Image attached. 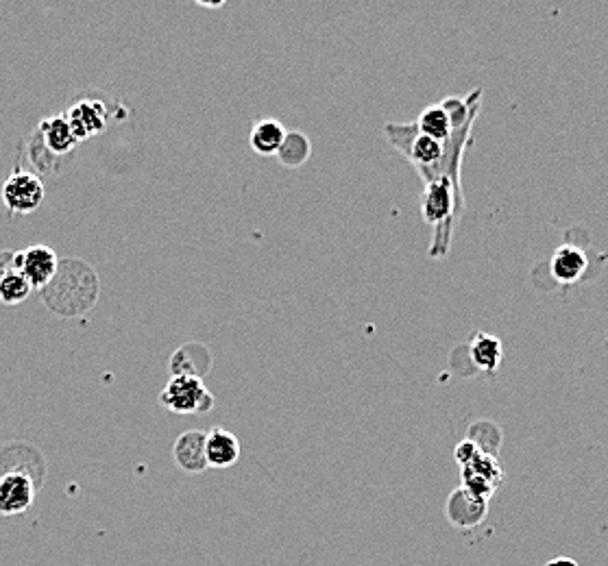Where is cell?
Instances as JSON below:
<instances>
[{
    "mask_svg": "<svg viewBox=\"0 0 608 566\" xmlns=\"http://www.w3.org/2000/svg\"><path fill=\"white\" fill-rule=\"evenodd\" d=\"M421 216L425 223L434 227V238L430 246L432 260H443L452 246V236L458 218L462 216V207L456 199L454 188L447 181L425 183V192L421 199Z\"/></svg>",
    "mask_w": 608,
    "mask_h": 566,
    "instance_id": "1",
    "label": "cell"
},
{
    "mask_svg": "<svg viewBox=\"0 0 608 566\" xmlns=\"http://www.w3.org/2000/svg\"><path fill=\"white\" fill-rule=\"evenodd\" d=\"M160 401L173 414H203L214 408L212 392L205 388L201 377L177 375L162 390Z\"/></svg>",
    "mask_w": 608,
    "mask_h": 566,
    "instance_id": "2",
    "label": "cell"
},
{
    "mask_svg": "<svg viewBox=\"0 0 608 566\" xmlns=\"http://www.w3.org/2000/svg\"><path fill=\"white\" fill-rule=\"evenodd\" d=\"M3 203L7 209H11L14 214H31L44 203V183L40 181L38 175L33 172L18 170L14 175H9L7 181L3 183Z\"/></svg>",
    "mask_w": 608,
    "mask_h": 566,
    "instance_id": "3",
    "label": "cell"
},
{
    "mask_svg": "<svg viewBox=\"0 0 608 566\" xmlns=\"http://www.w3.org/2000/svg\"><path fill=\"white\" fill-rule=\"evenodd\" d=\"M38 482L24 471H5L0 475V516H18L33 508Z\"/></svg>",
    "mask_w": 608,
    "mask_h": 566,
    "instance_id": "4",
    "label": "cell"
},
{
    "mask_svg": "<svg viewBox=\"0 0 608 566\" xmlns=\"http://www.w3.org/2000/svg\"><path fill=\"white\" fill-rule=\"evenodd\" d=\"M16 262L18 268L22 270V275L27 277L31 288L35 290H44L48 283L55 279L59 270L57 253L51 249V246L44 244H35L29 246V249L16 253Z\"/></svg>",
    "mask_w": 608,
    "mask_h": 566,
    "instance_id": "5",
    "label": "cell"
},
{
    "mask_svg": "<svg viewBox=\"0 0 608 566\" xmlns=\"http://www.w3.org/2000/svg\"><path fill=\"white\" fill-rule=\"evenodd\" d=\"M66 120L77 142H85L107 127L109 112L101 101H81L68 109Z\"/></svg>",
    "mask_w": 608,
    "mask_h": 566,
    "instance_id": "6",
    "label": "cell"
},
{
    "mask_svg": "<svg viewBox=\"0 0 608 566\" xmlns=\"http://www.w3.org/2000/svg\"><path fill=\"white\" fill-rule=\"evenodd\" d=\"M205 460L208 469H229L240 460V442L227 429L214 427L212 432L205 434Z\"/></svg>",
    "mask_w": 608,
    "mask_h": 566,
    "instance_id": "7",
    "label": "cell"
},
{
    "mask_svg": "<svg viewBox=\"0 0 608 566\" xmlns=\"http://www.w3.org/2000/svg\"><path fill=\"white\" fill-rule=\"evenodd\" d=\"M173 458L179 469L186 473H203L208 469V460H205V432L190 429V432L181 434L175 440Z\"/></svg>",
    "mask_w": 608,
    "mask_h": 566,
    "instance_id": "8",
    "label": "cell"
},
{
    "mask_svg": "<svg viewBox=\"0 0 608 566\" xmlns=\"http://www.w3.org/2000/svg\"><path fill=\"white\" fill-rule=\"evenodd\" d=\"M587 264H589L587 255L582 253L578 246L561 244L550 260V273L556 283H561V286H571V283L580 281V277L585 275Z\"/></svg>",
    "mask_w": 608,
    "mask_h": 566,
    "instance_id": "9",
    "label": "cell"
},
{
    "mask_svg": "<svg viewBox=\"0 0 608 566\" xmlns=\"http://www.w3.org/2000/svg\"><path fill=\"white\" fill-rule=\"evenodd\" d=\"M38 133L42 135V142H44L46 149L57 157L68 155L79 144L77 138H75V133H72V129L68 125L66 114L51 116V118L42 120Z\"/></svg>",
    "mask_w": 608,
    "mask_h": 566,
    "instance_id": "10",
    "label": "cell"
},
{
    "mask_svg": "<svg viewBox=\"0 0 608 566\" xmlns=\"http://www.w3.org/2000/svg\"><path fill=\"white\" fill-rule=\"evenodd\" d=\"M286 129L279 120L266 118L255 122L251 129V149L258 155H277L279 149H282V144L286 140Z\"/></svg>",
    "mask_w": 608,
    "mask_h": 566,
    "instance_id": "11",
    "label": "cell"
},
{
    "mask_svg": "<svg viewBox=\"0 0 608 566\" xmlns=\"http://www.w3.org/2000/svg\"><path fill=\"white\" fill-rule=\"evenodd\" d=\"M469 355H471L473 364H476L480 371L493 373V371H497V366L502 364V355H504L502 342H500V338L480 331V334L473 336V340L469 344Z\"/></svg>",
    "mask_w": 608,
    "mask_h": 566,
    "instance_id": "12",
    "label": "cell"
},
{
    "mask_svg": "<svg viewBox=\"0 0 608 566\" xmlns=\"http://www.w3.org/2000/svg\"><path fill=\"white\" fill-rule=\"evenodd\" d=\"M415 127L421 135H428L432 140L445 142L452 135V120H449L443 105H430L425 107Z\"/></svg>",
    "mask_w": 608,
    "mask_h": 566,
    "instance_id": "13",
    "label": "cell"
},
{
    "mask_svg": "<svg viewBox=\"0 0 608 566\" xmlns=\"http://www.w3.org/2000/svg\"><path fill=\"white\" fill-rule=\"evenodd\" d=\"M31 290V283L22 275L18 262L14 268H9L7 273L0 275V303L20 305L29 299Z\"/></svg>",
    "mask_w": 608,
    "mask_h": 566,
    "instance_id": "14",
    "label": "cell"
},
{
    "mask_svg": "<svg viewBox=\"0 0 608 566\" xmlns=\"http://www.w3.org/2000/svg\"><path fill=\"white\" fill-rule=\"evenodd\" d=\"M277 155H279V162H282L284 166L297 168L310 157V140L299 131H290V133H286V140Z\"/></svg>",
    "mask_w": 608,
    "mask_h": 566,
    "instance_id": "15",
    "label": "cell"
},
{
    "mask_svg": "<svg viewBox=\"0 0 608 566\" xmlns=\"http://www.w3.org/2000/svg\"><path fill=\"white\" fill-rule=\"evenodd\" d=\"M478 451H480V447L476 445V442H473V440H462L460 445L456 447V462L460 466H467L473 458H476Z\"/></svg>",
    "mask_w": 608,
    "mask_h": 566,
    "instance_id": "16",
    "label": "cell"
},
{
    "mask_svg": "<svg viewBox=\"0 0 608 566\" xmlns=\"http://www.w3.org/2000/svg\"><path fill=\"white\" fill-rule=\"evenodd\" d=\"M14 266H16V253H9V251L0 253V275L7 273V270Z\"/></svg>",
    "mask_w": 608,
    "mask_h": 566,
    "instance_id": "17",
    "label": "cell"
},
{
    "mask_svg": "<svg viewBox=\"0 0 608 566\" xmlns=\"http://www.w3.org/2000/svg\"><path fill=\"white\" fill-rule=\"evenodd\" d=\"M201 7H208V9H221L225 3L221 0V3H205V0H199Z\"/></svg>",
    "mask_w": 608,
    "mask_h": 566,
    "instance_id": "18",
    "label": "cell"
}]
</instances>
